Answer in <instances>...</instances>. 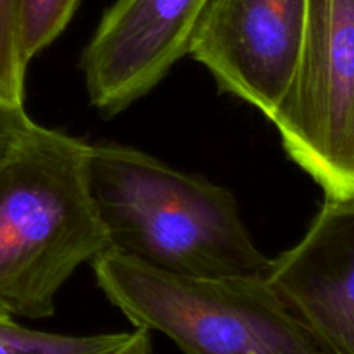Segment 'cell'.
<instances>
[{
	"mask_svg": "<svg viewBox=\"0 0 354 354\" xmlns=\"http://www.w3.org/2000/svg\"><path fill=\"white\" fill-rule=\"evenodd\" d=\"M86 183L106 251L168 275L268 277L272 259L223 187L113 142L86 145Z\"/></svg>",
	"mask_w": 354,
	"mask_h": 354,
	"instance_id": "obj_1",
	"label": "cell"
},
{
	"mask_svg": "<svg viewBox=\"0 0 354 354\" xmlns=\"http://www.w3.org/2000/svg\"><path fill=\"white\" fill-rule=\"evenodd\" d=\"M86 145L31 120L0 142V313L52 317L61 287L107 249Z\"/></svg>",
	"mask_w": 354,
	"mask_h": 354,
	"instance_id": "obj_2",
	"label": "cell"
},
{
	"mask_svg": "<svg viewBox=\"0 0 354 354\" xmlns=\"http://www.w3.org/2000/svg\"><path fill=\"white\" fill-rule=\"evenodd\" d=\"M92 268L133 327L166 335L183 354H327L266 279L168 275L113 251Z\"/></svg>",
	"mask_w": 354,
	"mask_h": 354,
	"instance_id": "obj_3",
	"label": "cell"
},
{
	"mask_svg": "<svg viewBox=\"0 0 354 354\" xmlns=\"http://www.w3.org/2000/svg\"><path fill=\"white\" fill-rule=\"evenodd\" d=\"M270 121L328 199L354 201V0H306L296 73Z\"/></svg>",
	"mask_w": 354,
	"mask_h": 354,
	"instance_id": "obj_4",
	"label": "cell"
},
{
	"mask_svg": "<svg viewBox=\"0 0 354 354\" xmlns=\"http://www.w3.org/2000/svg\"><path fill=\"white\" fill-rule=\"evenodd\" d=\"M304 23L306 0H209L189 54L270 120L296 73Z\"/></svg>",
	"mask_w": 354,
	"mask_h": 354,
	"instance_id": "obj_5",
	"label": "cell"
},
{
	"mask_svg": "<svg viewBox=\"0 0 354 354\" xmlns=\"http://www.w3.org/2000/svg\"><path fill=\"white\" fill-rule=\"evenodd\" d=\"M209 0H116L82 55L90 104L123 113L189 55Z\"/></svg>",
	"mask_w": 354,
	"mask_h": 354,
	"instance_id": "obj_6",
	"label": "cell"
},
{
	"mask_svg": "<svg viewBox=\"0 0 354 354\" xmlns=\"http://www.w3.org/2000/svg\"><path fill=\"white\" fill-rule=\"evenodd\" d=\"M327 354H354V201L325 199L266 277Z\"/></svg>",
	"mask_w": 354,
	"mask_h": 354,
	"instance_id": "obj_7",
	"label": "cell"
},
{
	"mask_svg": "<svg viewBox=\"0 0 354 354\" xmlns=\"http://www.w3.org/2000/svg\"><path fill=\"white\" fill-rule=\"evenodd\" d=\"M131 332L64 335L33 330L0 313V354H114L127 344Z\"/></svg>",
	"mask_w": 354,
	"mask_h": 354,
	"instance_id": "obj_8",
	"label": "cell"
},
{
	"mask_svg": "<svg viewBox=\"0 0 354 354\" xmlns=\"http://www.w3.org/2000/svg\"><path fill=\"white\" fill-rule=\"evenodd\" d=\"M78 3L80 0H16L17 35L26 64L66 30Z\"/></svg>",
	"mask_w": 354,
	"mask_h": 354,
	"instance_id": "obj_9",
	"label": "cell"
},
{
	"mask_svg": "<svg viewBox=\"0 0 354 354\" xmlns=\"http://www.w3.org/2000/svg\"><path fill=\"white\" fill-rule=\"evenodd\" d=\"M26 68L17 35L16 0H0V100L24 107Z\"/></svg>",
	"mask_w": 354,
	"mask_h": 354,
	"instance_id": "obj_10",
	"label": "cell"
},
{
	"mask_svg": "<svg viewBox=\"0 0 354 354\" xmlns=\"http://www.w3.org/2000/svg\"><path fill=\"white\" fill-rule=\"evenodd\" d=\"M30 120L24 111V107H16L6 104L3 100H0V142L7 137V135L12 133L16 128H19L21 124L26 123Z\"/></svg>",
	"mask_w": 354,
	"mask_h": 354,
	"instance_id": "obj_11",
	"label": "cell"
},
{
	"mask_svg": "<svg viewBox=\"0 0 354 354\" xmlns=\"http://www.w3.org/2000/svg\"><path fill=\"white\" fill-rule=\"evenodd\" d=\"M114 354H154L151 332L145 330V328L135 327V330H131V335L127 341V344L118 349Z\"/></svg>",
	"mask_w": 354,
	"mask_h": 354,
	"instance_id": "obj_12",
	"label": "cell"
}]
</instances>
